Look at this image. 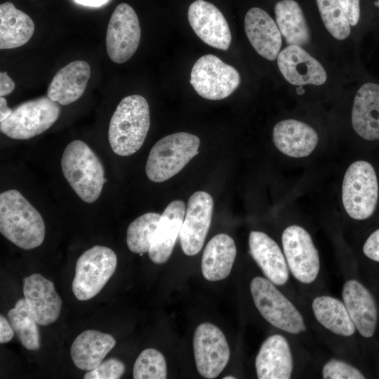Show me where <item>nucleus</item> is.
<instances>
[{
    "instance_id": "1",
    "label": "nucleus",
    "mask_w": 379,
    "mask_h": 379,
    "mask_svg": "<svg viewBox=\"0 0 379 379\" xmlns=\"http://www.w3.org/2000/svg\"><path fill=\"white\" fill-rule=\"evenodd\" d=\"M0 232L8 240L25 250L39 246L46 233L39 211L16 190L0 194Z\"/></svg>"
},
{
    "instance_id": "2",
    "label": "nucleus",
    "mask_w": 379,
    "mask_h": 379,
    "mask_svg": "<svg viewBox=\"0 0 379 379\" xmlns=\"http://www.w3.org/2000/svg\"><path fill=\"white\" fill-rule=\"evenodd\" d=\"M150 126L147 101L139 95L124 98L117 105L109 125L108 139L113 152L129 156L142 145Z\"/></svg>"
},
{
    "instance_id": "3",
    "label": "nucleus",
    "mask_w": 379,
    "mask_h": 379,
    "mask_svg": "<svg viewBox=\"0 0 379 379\" xmlns=\"http://www.w3.org/2000/svg\"><path fill=\"white\" fill-rule=\"evenodd\" d=\"M61 167L63 175L75 193L85 202L100 197L105 182L103 165L84 142L76 140L65 147Z\"/></svg>"
},
{
    "instance_id": "4",
    "label": "nucleus",
    "mask_w": 379,
    "mask_h": 379,
    "mask_svg": "<svg viewBox=\"0 0 379 379\" xmlns=\"http://www.w3.org/2000/svg\"><path fill=\"white\" fill-rule=\"evenodd\" d=\"M199 145L197 136L186 132L162 138L150 150L145 166L147 176L155 182L168 180L199 153Z\"/></svg>"
},
{
    "instance_id": "5",
    "label": "nucleus",
    "mask_w": 379,
    "mask_h": 379,
    "mask_svg": "<svg viewBox=\"0 0 379 379\" xmlns=\"http://www.w3.org/2000/svg\"><path fill=\"white\" fill-rule=\"evenodd\" d=\"M378 199L375 171L365 161L352 163L345 172L342 199L347 214L355 220H365L374 213Z\"/></svg>"
},
{
    "instance_id": "6",
    "label": "nucleus",
    "mask_w": 379,
    "mask_h": 379,
    "mask_svg": "<svg viewBox=\"0 0 379 379\" xmlns=\"http://www.w3.org/2000/svg\"><path fill=\"white\" fill-rule=\"evenodd\" d=\"M115 253L103 246H94L78 258L72 290L79 300H88L98 295L115 272Z\"/></svg>"
},
{
    "instance_id": "7",
    "label": "nucleus",
    "mask_w": 379,
    "mask_h": 379,
    "mask_svg": "<svg viewBox=\"0 0 379 379\" xmlns=\"http://www.w3.org/2000/svg\"><path fill=\"white\" fill-rule=\"evenodd\" d=\"M60 113L58 102L48 96L28 100L17 106L6 120L0 122V130L13 139H29L48 130Z\"/></svg>"
},
{
    "instance_id": "8",
    "label": "nucleus",
    "mask_w": 379,
    "mask_h": 379,
    "mask_svg": "<svg viewBox=\"0 0 379 379\" xmlns=\"http://www.w3.org/2000/svg\"><path fill=\"white\" fill-rule=\"evenodd\" d=\"M250 289L255 307L272 325L293 334L305 331L300 313L269 279L253 278Z\"/></svg>"
},
{
    "instance_id": "9",
    "label": "nucleus",
    "mask_w": 379,
    "mask_h": 379,
    "mask_svg": "<svg viewBox=\"0 0 379 379\" xmlns=\"http://www.w3.org/2000/svg\"><path fill=\"white\" fill-rule=\"evenodd\" d=\"M240 81L239 73L234 67L214 55L207 54L193 65L190 82L202 98L218 100L230 95Z\"/></svg>"
},
{
    "instance_id": "10",
    "label": "nucleus",
    "mask_w": 379,
    "mask_h": 379,
    "mask_svg": "<svg viewBox=\"0 0 379 379\" xmlns=\"http://www.w3.org/2000/svg\"><path fill=\"white\" fill-rule=\"evenodd\" d=\"M141 29L134 9L126 3L114 10L106 34V48L109 58L121 64L128 60L140 44Z\"/></svg>"
},
{
    "instance_id": "11",
    "label": "nucleus",
    "mask_w": 379,
    "mask_h": 379,
    "mask_svg": "<svg viewBox=\"0 0 379 379\" xmlns=\"http://www.w3.org/2000/svg\"><path fill=\"white\" fill-rule=\"evenodd\" d=\"M193 348L197 371L206 378L218 376L230 359V348L224 333L211 323H202L197 326Z\"/></svg>"
},
{
    "instance_id": "12",
    "label": "nucleus",
    "mask_w": 379,
    "mask_h": 379,
    "mask_svg": "<svg viewBox=\"0 0 379 379\" xmlns=\"http://www.w3.org/2000/svg\"><path fill=\"white\" fill-rule=\"evenodd\" d=\"M287 265L299 281L310 284L319 271V257L310 234L298 225L286 228L281 237Z\"/></svg>"
},
{
    "instance_id": "13",
    "label": "nucleus",
    "mask_w": 379,
    "mask_h": 379,
    "mask_svg": "<svg viewBox=\"0 0 379 379\" xmlns=\"http://www.w3.org/2000/svg\"><path fill=\"white\" fill-rule=\"evenodd\" d=\"M213 209L212 197L204 191L190 198L179 237L182 250L187 255L197 254L208 232Z\"/></svg>"
},
{
    "instance_id": "14",
    "label": "nucleus",
    "mask_w": 379,
    "mask_h": 379,
    "mask_svg": "<svg viewBox=\"0 0 379 379\" xmlns=\"http://www.w3.org/2000/svg\"><path fill=\"white\" fill-rule=\"evenodd\" d=\"M187 17L194 33L202 41L218 49L228 50L231 32L223 14L215 5L196 0L189 6Z\"/></svg>"
},
{
    "instance_id": "15",
    "label": "nucleus",
    "mask_w": 379,
    "mask_h": 379,
    "mask_svg": "<svg viewBox=\"0 0 379 379\" xmlns=\"http://www.w3.org/2000/svg\"><path fill=\"white\" fill-rule=\"evenodd\" d=\"M24 298L39 325L46 326L59 317L62 300L53 283L40 274H32L23 280Z\"/></svg>"
},
{
    "instance_id": "16",
    "label": "nucleus",
    "mask_w": 379,
    "mask_h": 379,
    "mask_svg": "<svg viewBox=\"0 0 379 379\" xmlns=\"http://www.w3.org/2000/svg\"><path fill=\"white\" fill-rule=\"evenodd\" d=\"M277 64L284 77L293 85L319 86L327 79L321 64L298 46L291 45L279 52Z\"/></svg>"
},
{
    "instance_id": "17",
    "label": "nucleus",
    "mask_w": 379,
    "mask_h": 379,
    "mask_svg": "<svg viewBox=\"0 0 379 379\" xmlns=\"http://www.w3.org/2000/svg\"><path fill=\"white\" fill-rule=\"evenodd\" d=\"M246 34L255 51L264 58H277L282 44L281 34L274 20L262 8L248 11L244 18Z\"/></svg>"
},
{
    "instance_id": "18",
    "label": "nucleus",
    "mask_w": 379,
    "mask_h": 379,
    "mask_svg": "<svg viewBox=\"0 0 379 379\" xmlns=\"http://www.w3.org/2000/svg\"><path fill=\"white\" fill-rule=\"evenodd\" d=\"M343 302L356 329L365 338H371L375 331L378 310L374 298L360 282L351 279L343 289Z\"/></svg>"
},
{
    "instance_id": "19",
    "label": "nucleus",
    "mask_w": 379,
    "mask_h": 379,
    "mask_svg": "<svg viewBox=\"0 0 379 379\" xmlns=\"http://www.w3.org/2000/svg\"><path fill=\"white\" fill-rule=\"evenodd\" d=\"M185 205L181 200L171 201L161 215L148 251L155 264L166 262L170 258L185 215Z\"/></svg>"
},
{
    "instance_id": "20",
    "label": "nucleus",
    "mask_w": 379,
    "mask_h": 379,
    "mask_svg": "<svg viewBox=\"0 0 379 379\" xmlns=\"http://www.w3.org/2000/svg\"><path fill=\"white\" fill-rule=\"evenodd\" d=\"M259 379H288L293 370V359L287 340L276 334L262 344L255 359Z\"/></svg>"
},
{
    "instance_id": "21",
    "label": "nucleus",
    "mask_w": 379,
    "mask_h": 379,
    "mask_svg": "<svg viewBox=\"0 0 379 379\" xmlns=\"http://www.w3.org/2000/svg\"><path fill=\"white\" fill-rule=\"evenodd\" d=\"M272 138L281 152L295 158L307 157L318 142V135L314 128L295 119L278 122L273 128Z\"/></svg>"
},
{
    "instance_id": "22",
    "label": "nucleus",
    "mask_w": 379,
    "mask_h": 379,
    "mask_svg": "<svg viewBox=\"0 0 379 379\" xmlns=\"http://www.w3.org/2000/svg\"><path fill=\"white\" fill-rule=\"evenodd\" d=\"M248 244L253 258L266 277L275 285L286 284L288 279L287 262L278 244L259 231L250 232Z\"/></svg>"
},
{
    "instance_id": "23",
    "label": "nucleus",
    "mask_w": 379,
    "mask_h": 379,
    "mask_svg": "<svg viewBox=\"0 0 379 379\" xmlns=\"http://www.w3.org/2000/svg\"><path fill=\"white\" fill-rule=\"evenodd\" d=\"M90 76L88 62L72 61L55 74L48 86L47 96L62 105L72 103L83 95Z\"/></svg>"
},
{
    "instance_id": "24",
    "label": "nucleus",
    "mask_w": 379,
    "mask_h": 379,
    "mask_svg": "<svg viewBox=\"0 0 379 379\" xmlns=\"http://www.w3.org/2000/svg\"><path fill=\"white\" fill-rule=\"evenodd\" d=\"M355 132L367 140H379V85L366 83L357 91L352 110Z\"/></svg>"
},
{
    "instance_id": "25",
    "label": "nucleus",
    "mask_w": 379,
    "mask_h": 379,
    "mask_svg": "<svg viewBox=\"0 0 379 379\" xmlns=\"http://www.w3.org/2000/svg\"><path fill=\"white\" fill-rule=\"evenodd\" d=\"M116 345L114 338L108 333L89 329L81 333L70 348V356L79 369L91 371L98 367Z\"/></svg>"
},
{
    "instance_id": "26",
    "label": "nucleus",
    "mask_w": 379,
    "mask_h": 379,
    "mask_svg": "<svg viewBox=\"0 0 379 379\" xmlns=\"http://www.w3.org/2000/svg\"><path fill=\"white\" fill-rule=\"evenodd\" d=\"M237 254L233 239L218 234L206 244L201 259L204 277L211 281L225 279L230 273Z\"/></svg>"
},
{
    "instance_id": "27",
    "label": "nucleus",
    "mask_w": 379,
    "mask_h": 379,
    "mask_svg": "<svg viewBox=\"0 0 379 379\" xmlns=\"http://www.w3.org/2000/svg\"><path fill=\"white\" fill-rule=\"evenodd\" d=\"M35 26L25 13L11 2L0 5V49H10L25 44L32 36Z\"/></svg>"
},
{
    "instance_id": "28",
    "label": "nucleus",
    "mask_w": 379,
    "mask_h": 379,
    "mask_svg": "<svg viewBox=\"0 0 379 379\" xmlns=\"http://www.w3.org/2000/svg\"><path fill=\"white\" fill-rule=\"evenodd\" d=\"M276 22L288 46L300 47L310 41V34L303 12L294 0H281L274 6Z\"/></svg>"
},
{
    "instance_id": "29",
    "label": "nucleus",
    "mask_w": 379,
    "mask_h": 379,
    "mask_svg": "<svg viewBox=\"0 0 379 379\" xmlns=\"http://www.w3.org/2000/svg\"><path fill=\"white\" fill-rule=\"evenodd\" d=\"M312 310L317 321L335 334L350 336L356 328L344 302L331 296H319L312 302Z\"/></svg>"
},
{
    "instance_id": "30",
    "label": "nucleus",
    "mask_w": 379,
    "mask_h": 379,
    "mask_svg": "<svg viewBox=\"0 0 379 379\" xmlns=\"http://www.w3.org/2000/svg\"><path fill=\"white\" fill-rule=\"evenodd\" d=\"M8 319L20 343L29 350L41 347L37 323L31 314L25 298L19 299L8 312Z\"/></svg>"
},
{
    "instance_id": "31",
    "label": "nucleus",
    "mask_w": 379,
    "mask_h": 379,
    "mask_svg": "<svg viewBox=\"0 0 379 379\" xmlns=\"http://www.w3.org/2000/svg\"><path fill=\"white\" fill-rule=\"evenodd\" d=\"M161 215L153 212L146 213L129 225L126 232V244L131 252L141 255L149 251Z\"/></svg>"
},
{
    "instance_id": "32",
    "label": "nucleus",
    "mask_w": 379,
    "mask_h": 379,
    "mask_svg": "<svg viewBox=\"0 0 379 379\" xmlns=\"http://www.w3.org/2000/svg\"><path fill=\"white\" fill-rule=\"evenodd\" d=\"M323 22L329 33L338 40L350 34V24L338 0H316Z\"/></svg>"
},
{
    "instance_id": "33",
    "label": "nucleus",
    "mask_w": 379,
    "mask_h": 379,
    "mask_svg": "<svg viewBox=\"0 0 379 379\" xmlns=\"http://www.w3.org/2000/svg\"><path fill=\"white\" fill-rule=\"evenodd\" d=\"M166 364L164 355L157 350H144L136 359L133 369L134 379H165Z\"/></svg>"
},
{
    "instance_id": "34",
    "label": "nucleus",
    "mask_w": 379,
    "mask_h": 379,
    "mask_svg": "<svg viewBox=\"0 0 379 379\" xmlns=\"http://www.w3.org/2000/svg\"><path fill=\"white\" fill-rule=\"evenodd\" d=\"M325 379H364L365 376L355 367L338 359L326 363L322 369Z\"/></svg>"
},
{
    "instance_id": "35",
    "label": "nucleus",
    "mask_w": 379,
    "mask_h": 379,
    "mask_svg": "<svg viewBox=\"0 0 379 379\" xmlns=\"http://www.w3.org/2000/svg\"><path fill=\"white\" fill-rule=\"evenodd\" d=\"M125 371V365L119 359L111 358L102 361L95 368L88 371L84 379H119Z\"/></svg>"
},
{
    "instance_id": "36",
    "label": "nucleus",
    "mask_w": 379,
    "mask_h": 379,
    "mask_svg": "<svg viewBox=\"0 0 379 379\" xmlns=\"http://www.w3.org/2000/svg\"><path fill=\"white\" fill-rule=\"evenodd\" d=\"M360 0H338L350 25L355 26L360 18Z\"/></svg>"
},
{
    "instance_id": "37",
    "label": "nucleus",
    "mask_w": 379,
    "mask_h": 379,
    "mask_svg": "<svg viewBox=\"0 0 379 379\" xmlns=\"http://www.w3.org/2000/svg\"><path fill=\"white\" fill-rule=\"evenodd\" d=\"M363 251L371 260L379 262V229L373 232L366 239Z\"/></svg>"
},
{
    "instance_id": "38",
    "label": "nucleus",
    "mask_w": 379,
    "mask_h": 379,
    "mask_svg": "<svg viewBox=\"0 0 379 379\" xmlns=\"http://www.w3.org/2000/svg\"><path fill=\"white\" fill-rule=\"evenodd\" d=\"M14 330L3 315L0 316V343H6L11 340L14 335Z\"/></svg>"
},
{
    "instance_id": "39",
    "label": "nucleus",
    "mask_w": 379,
    "mask_h": 379,
    "mask_svg": "<svg viewBox=\"0 0 379 379\" xmlns=\"http://www.w3.org/2000/svg\"><path fill=\"white\" fill-rule=\"evenodd\" d=\"M15 83L8 75L6 72L0 73V95L4 97L13 92L15 89Z\"/></svg>"
},
{
    "instance_id": "40",
    "label": "nucleus",
    "mask_w": 379,
    "mask_h": 379,
    "mask_svg": "<svg viewBox=\"0 0 379 379\" xmlns=\"http://www.w3.org/2000/svg\"><path fill=\"white\" fill-rule=\"evenodd\" d=\"M13 112V109L7 105V101L4 97L0 98V122L6 120Z\"/></svg>"
},
{
    "instance_id": "41",
    "label": "nucleus",
    "mask_w": 379,
    "mask_h": 379,
    "mask_svg": "<svg viewBox=\"0 0 379 379\" xmlns=\"http://www.w3.org/2000/svg\"><path fill=\"white\" fill-rule=\"evenodd\" d=\"M109 1V0H74V1L79 4L90 7H100L106 4Z\"/></svg>"
},
{
    "instance_id": "42",
    "label": "nucleus",
    "mask_w": 379,
    "mask_h": 379,
    "mask_svg": "<svg viewBox=\"0 0 379 379\" xmlns=\"http://www.w3.org/2000/svg\"><path fill=\"white\" fill-rule=\"evenodd\" d=\"M235 378H236L235 377L231 376V375L225 376L223 378V379H235Z\"/></svg>"
},
{
    "instance_id": "43",
    "label": "nucleus",
    "mask_w": 379,
    "mask_h": 379,
    "mask_svg": "<svg viewBox=\"0 0 379 379\" xmlns=\"http://www.w3.org/2000/svg\"><path fill=\"white\" fill-rule=\"evenodd\" d=\"M378 7H379V0H378Z\"/></svg>"
}]
</instances>
